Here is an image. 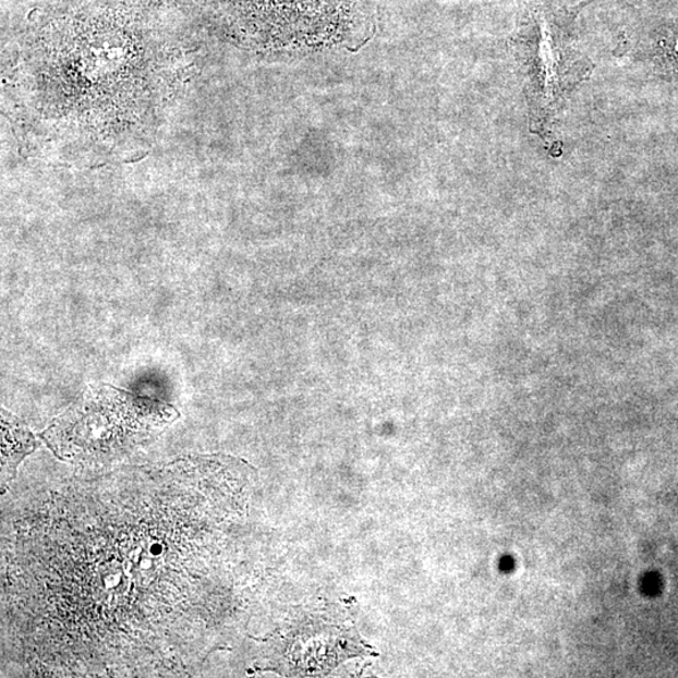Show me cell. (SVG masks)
<instances>
[{
    "label": "cell",
    "instance_id": "obj_1",
    "mask_svg": "<svg viewBox=\"0 0 678 678\" xmlns=\"http://www.w3.org/2000/svg\"><path fill=\"white\" fill-rule=\"evenodd\" d=\"M228 458H189L61 496L23 528L12 564L24 635L58 666L120 669L197 622L214 529L229 517Z\"/></svg>",
    "mask_w": 678,
    "mask_h": 678
},
{
    "label": "cell",
    "instance_id": "obj_2",
    "mask_svg": "<svg viewBox=\"0 0 678 678\" xmlns=\"http://www.w3.org/2000/svg\"><path fill=\"white\" fill-rule=\"evenodd\" d=\"M178 419L170 404L93 385L40 437L64 461L105 465L126 458Z\"/></svg>",
    "mask_w": 678,
    "mask_h": 678
},
{
    "label": "cell",
    "instance_id": "obj_3",
    "mask_svg": "<svg viewBox=\"0 0 678 678\" xmlns=\"http://www.w3.org/2000/svg\"><path fill=\"white\" fill-rule=\"evenodd\" d=\"M235 13L271 29L298 31L310 26L311 16L326 11L329 0H227Z\"/></svg>",
    "mask_w": 678,
    "mask_h": 678
},
{
    "label": "cell",
    "instance_id": "obj_4",
    "mask_svg": "<svg viewBox=\"0 0 678 678\" xmlns=\"http://www.w3.org/2000/svg\"><path fill=\"white\" fill-rule=\"evenodd\" d=\"M38 448L28 426L2 409V492L14 481L22 460Z\"/></svg>",
    "mask_w": 678,
    "mask_h": 678
}]
</instances>
